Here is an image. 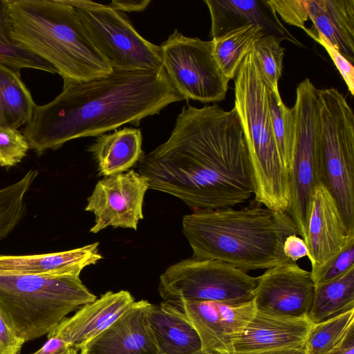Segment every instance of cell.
<instances>
[{
  "label": "cell",
  "mask_w": 354,
  "mask_h": 354,
  "mask_svg": "<svg viewBox=\"0 0 354 354\" xmlns=\"http://www.w3.org/2000/svg\"><path fill=\"white\" fill-rule=\"evenodd\" d=\"M138 172L149 189L193 212L232 207L254 194L249 152L234 107L184 106L169 138L143 154Z\"/></svg>",
  "instance_id": "1"
},
{
  "label": "cell",
  "mask_w": 354,
  "mask_h": 354,
  "mask_svg": "<svg viewBox=\"0 0 354 354\" xmlns=\"http://www.w3.org/2000/svg\"><path fill=\"white\" fill-rule=\"evenodd\" d=\"M183 100L162 66L113 69L87 81L64 82L54 100L36 104L23 134L39 156L74 139L97 137L126 124L138 127L144 118Z\"/></svg>",
  "instance_id": "2"
},
{
  "label": "cell",
  "mask_w": 354,
  "mask_h": 354,
  "mask_svg": "<svg viewBox=\"0 0 354 354\" xmlns=\"http://www.w3.org/2000/svg\"><path fill=\"white\" fill-rule=\"evenodd\" d=\"M257 205L194 211L183 218V233L198 259L230 263L245 272L290 261L283 244L298 234L286 212Z\"/></svg>",
  "instance_id": "3"
},
{
  "label": "cell",
  "mask_w": 354,
  "mask_h": 354,
  "mask_svg": "<svg viewBox=\"0 0 354 354\" xmlns=\"http://www.w3.org/2000/svg\"><path fill=\"white\" fill-rule=\"evenodd\" d=\"M5 15L10 38L50 64L64 82L112 72L66 0H5Z\"/></svg>",
  "instance_id": "4"
},
{
  "label": "cell",
  "mask_w": 354,
  "mask_h": 354,
  "mask_svg": "<svg viewBox=\"0 0 354 354\" xmlns=\"http://www.w3.org/2000/svg\"><path fill=\"white\" fill-rule=\"evenodd\" d=\"M272 90L253 53L242 60L234 77V109L244 133L252 168L255 202L288 213L290 180L273 136L270 110Z\"/></svg>",
  "instance_id": "5"
},
{
  "label": "cell",
  "mask_w": 354,
  "mask_h": 354,
  "mask_svg": "<svg viewBox=\"0 0 354 354\" xmlns=\"http://www.w3.org/2000/svg\"><path fill=\"white\" fill-rule=\"evenodd\" d=\"M96 299L80 276L0 273V313L25 342L48 334L68 314Z\"/></svg>",
  "instance_id": "6"
},
{
  "label": "cell",
  "mask_w": 354,
  "mask_h": 354,
  "mask_svg": "<svg viewBox=\"0 0 354 354\" xmlns=\"http://www.w3.org/2000/svg\"><path fill=\"white\" fill-rule=\"evenodd\" d=\"M318 149L321 182L354 231V113L335 88L318 89Z\"/></svg>",
  "instance_id": "7"
},
{
  "label": "cell",
  "mask_w": 354,
  "mask_h": 354,
  "mask_svg": "<svg viewBox=\"0 0 354 354\" xmlns=\"http://www.w3.org/2000/svg\"><path fill=\"white\" fill-rule=\"evenodd\" d=\"M257 277L214 259L189 258L169 266L160 277L164 301H219L230 304L253 300Z\"/></svg>",
  "instance_id": "8"
},
{
  "label": "cell",
  "mask_w": 354,
  "mask_h": 354,
  "mask_svg": "<svg viewBox=\"0 0 354 354\" xmlns=\"http://www.w3.org/2000/svg\"><path fill=\"white\" fill-rule=\"evenodd\" d=\"M66 1L75 8L94 46L112 69L162 66L160 46L142 37L122 12L91 1Z\"/></svg>",
  "instance_id": "9"
},
{
  "label": "cell",
  "mask_w": 354,
  "mask_h": 354,
  "mask_svg": "<svg viewBox=\"0 0 354 354\" xmlns=\"http://www.w3.org/2000/svg\"><path fill=\"white\" fill-rule=\"evenodd\" d=\"M318 89L308 78L296 88L293 106L295 142L290 174L291 205L288 212L304 240L313 190L321 182L318 149Z\"/></svg>",
  "instance_id": "10"
},
{
  "label": "cell",
  "mask_w": 354,
  "mask_h": 354,
  "mask_svg": "<svg viewBox=\"0 0 354 354\" xmlns=\"http://www.w3.org/2000/svg\"><path fill=\"white\" fill-rule=\"evenodd\" d=\"M159 46L162 66L184 100L215 103L225 99L229 80L214 59L212 40L175 30Z\"/></svg>",
  "instance_id": "11"
},
{
  "label": "cell",
  "mask_w": 354,
  "mask_h": 354,
  "mask_svg": "<svg viewBox=\"0 0 354 354\" xmlns=\"http://www.w3.org/2000/svg\"><path fill=\"white\" fill-rule=\"evenodd\" d=\"M148 189L147 178L133 169L99 180L85 207L95 215L90 232L95 234L109 226L136 230Z\"/></svg>",
  "instance_id": "12"
},
{
  "label": "cell",
  "mask_w": 354,
  "mask_h": 354,
  "mask_svg": "<svg viewBox=\"0 0 354 354\" xmlns=\"http://www.w3.org/2000/svg\"><path fill=\"white\" fill-rule=\"evenodd\" d=\"M315 284L311 273L291 260L257 277L253 301L257 311L286 317H307Z\"/></svg>",
  "instance_id": "13"
},
{
  "label": "cell",
  "mask_w": 354,
  "mask_h": 354,
  "mask_svg": "<svg viewBox=\"0 0 354 354\" xmlns=\"http://www.w3.org/2000/svg\"><path fill=\"white\" fill-rule=\"evenodd\" d=\"M353 240L354 231L346 225L336 201L324 185L318 183L311 195L304 239L312 278Z\"/></svg>",
  "instance_id": "14"
},
{
  "label": "cell",
  "mask_w": 354,
  "mask_h": 354,
  "mask_svg": "<svg viewBox=\"0 0 354 354\" xmlns=\"http://www.w3.org/2000/svg\"><path fill=\"white\" fill-rule=\"evenodd\" d=\"M201 338L202 351L235 354L234 342L254 316V301L230 304L219 301L178 302Z\"/></svg>",
  "instance_id": "15"
},
{
  "label": "cell",
  "mask_w": 354,
  "mask_h": 354,
  "mask_svg": "<svg viewBox=\"0 0 354 354\" xmlns=\"http://www.w3.org/2000/svg\"><path fill=\"white\" fill-rule=\"evenodd\" d=\"M134 302L129 291H108L99 299L82 306L72 317L64 318L47 334V337L60 339L77 351L81 349Z\"/></svg>",
  "instance_id": "16"
},
{
  "label": "cell",
  "mask_w": 354,
  "mask_h": 354,
  "mask_svg": "<svg viewBox=\"0 0 354 354\" xmlns=\"http://www.w3.org/2000/svg\"><path fill=\"white\" fill-rule=\"evenodd\" d=\"M147 300L135 301L111 325L88 342L80 354H158L147 318Z\"/></svg>",
  "instance_id": "17"
},
{
  "label": "cell",
  "mask_w": 354,
  "mask_h": 354,
  "mask_svg": "<svg viewBox=\"0 0 354 354\" xmlns=\"http://www.w3.org/2000/svg\"><path fill=\"white\" fill-rule=\"evenodd\" d=\"M313 323L308 317H286L257 311L234 342L235 354L304 347Z\"/></svg>",
  "instance_id": "18"
},
{
  "label": "cell",
  "mask_w": 354,
  "mask_h": 354,
  "mask_svg": "<svg viewBox=\"0 0 354 354\" xmlns=\"http://www.w3.org/2000/svg\"><path fill=\"white\" fill-rule=\"evenodd\" d=\"M210 14L212 39L254 24L295 45L301 44L283 25L268 0H205Z\"/></svg>",
  "instance_id": "19"
},
{
  "label": "cell",
  "mask_w": 354,
  "mask_h": 354,
  "mask_svg": "<svg viewBox=\"0 0 354 354\" xmlns=\"http://www.w3.org/2000/svg\"><path fill=\"white\" fill-rule=\"evenodd\" d=\"M98 245L95 242L70 250L40 254L0 255V273L80 276L85 267L95 264L102 258Z\"/></svg>",
  "instance_id": "20"
},
{
  "label": "cell",
  "mask_w": 354,
  "mask_h": 354,
  "mask_svg": "<svg viewBox=\"0 0 354 354\" xmlns=\"http://www.w3.org/2000/svg\"><path fill=\"white\" fill-rule=\"evenodd\" d=\"M147 318L158 354H198L201 338L181 306L164 301L159 306L149 303Z\"/></svg>",
  "instance_id": "21"
},
{
  "label": "cell",
  "mask_w": 354,
  "mask_h": 354,
  "mask_svg": "<svg viewBox=\"0 0 354 354\" xmlns=\"http://www.w3.org/2000/svg\"><path fill=\"white\" fill-rule=\"evenodd\" d=\"M313 26L307 35L319 34L353 64L354 62V0H308Z\"/></svg>",
  "instance_id": "22"
},
{
  "label": "cell",
  "mask_w": 354,
  "mask_h": 354,
  "mask_svg": "<svg viewBox=\"0 0 354 354\" xmlns=\"http://www.w3.org/2000/svg\"><path fill=\"white\" fill-rule=\"evenodd\" d=\"M142 136L140 129L126 127L97 137L88 147L100 175L105 177L128 171L142 156Z\"/></svg>",
  "instance_id": "23"
},
{
  "label": "cell",
  "mask_w": 354,
  "mask_h": 354,
  "mask_svg": "<svg viewBox=\"0 0 354 354\" xmlns=\"http://www.w3.org/2000/svg\"><path fill=\"white\" fill-rule=\"evenodd\" d=\"M35 106L20 71L0 64V127L17 129L27 124Z\"/></svg>",
  "instance_id": "24"
},
{
  "label": "cell",
  "mask_w": 354,
  "mask_h": 354,
  "mask_svg": "<svg viewBox=\"0 0 354 354\" xmlns=\"http://www.w3.org/2000/svg\"><path fill=\"white\" fill-rule=\"evenodd\" d=\"M354 309V267L340 277L315 285L308 314L313 324L319 323Z\"/></svg>",
  "instance_id": "25"
},
{
  "label": "cell",
  "mask_w": 354,
  "mask_h": 354,
  "mask_svg": "<svg viewBox=\"0 0 354 354\" xmlns=\"http://www.w3.org/2000/svg\"><path fill=\"white\" fill-rule=\"evenodd\" d=\"M267 35L259 25H247L212 39L214 59L226 78L234 79L245 56L255 42Z\"/></svg>",
  "instance_id": "26"
},
{
  "label": "cell",
  "mask_w": 354,
  "mask_h": 354,
  "mask_svg": "<svg viewBox=\"0 0 354 354\" xmlns=\"http://www.w3.org/2000/svg\"><path fill=\"white\" fill-rule=\"evenodd\" d=\"M270 110L273 136L282 165L290 176L295 142V117L293 107H288L281 97L271 91Z\"/></svg>",
  "instance_id": "27"
},
{
  "label": "cell",
  "mask_w": 354,
  "mask_h": 354,
  "mask_svg": "<svg viewBox=\"0 0 354 354\" xmlns=\"http://www.w3.org/2000/svg\"><path fill=\"white\" fill-rule=\"evenodd\" d=\"M353 323L354 309L313 324L305 342L306 354H330L340 344Z\"/></svg>",
  "instance_id": "28"
},
{
  "label": "cell",
  "mask_w": 354,
  "mask_h": 354,
  "mask_svg": "<svg viewBox=\"0 0 354 354\" xmlns=\"http://www.w3.org/2000/svg\"><path fill=\"white\" fill-rule=\"evenodd\" d=\"M39 174L30 169L19 181L0 189V240L17 226L25 212L24 197Z\"/></svg>",
  "instance_id": "29"
},
{
  "label": "cell",
  "mask_w": 354,
  "mask_h": 354,
  "mask_svg": "<svg viewBox=\"0 0 354 354\" xmlns=\"http://www.w3.org/2000/svg\"><path fill=\"white\" fill-rule=\"evenodd\" d=\"M283 39L274 35H265L254 44L252 52L272 93L281 97L278 83L283 71L285 48Z\"/></svg>",
  "instance_id": "30"
},
{
  "label": "cell",
  "mask_w": 354,
  "mask_h": 354,
  "mask_svg": "<svg viewBox=\"0 0 354 354\" xmlns=\"http://www.w3.org/2000/svg\"><path fill=\"white\" fill-rule=\"evenodd\" d=\"M0 64L10 68H32L57 73L50 64L21 47L10 37L4 10L0 14Z\"/></svg>",
  "instance_id": "31"
},
{
  "label": "cell",
  "mask_w": 354,
  "mask_h": 354,
  "mask_svg": "<svg viewBox=\"0 0 354 354\" xmlns=\"http://www.w3.org/2000/svg\"><path fill=\"white\" fill-rule=\"evenodd\" d=\"M30 149L25 137L18 129L0 127V166H15L26 156Z\"/></svg>",
  "instance_id": "32"
},
{
  "label": "cell",
  "mask_w": 354,
  "mask_h": 354,
  "mask_svg": "<svg viewBox=\"0 0 354 354\" xmlns=\"http://www.w3.org/2000/svg\"><path fill=\"white\" fill-rule=\"evenodd\" d=\"M268 2L283 21L306 30L305 23L308 21V0H268Z\"/></svg>",
  "instance_id": "33"
},
{
  "label": "cell",
  "mask_w": 354,
  "mask_h": 354,
  "mask_svg": "<svg viewBox=\"0 0 354 354\" xmlns=\"http://www.w3.org/2000/svg\"><path fill=\"white\" fill-rule=\"evenodd\" d=\"M354 267V240L313 279L315 284L336 279Z\"/></svg>",
  "instance_id": "34"
},
{
  "label": "cell",
  "mask_w": 354,
  "mask_h": 354,
  "mask_svg": "<svg viewBox=\"0 0 354 354\" xmlns=\"http://www.w3.org/2000/svg\"><path fill=\"white\" fill-rule=\"evenodd\" d=\"M317 42L320 44L327 51L337 69L344 79L351 95H354V66L339 51L333 47L328 40L319 34L309 35Z\"/></svg>",
  "instance_id": "35"
},
{
  "label": "cell",
  "mask_w": 354,
  "mask_h": 354,
  "mask_svg": "<svg viewBox=\"0 0 354 354\" xmlns=\"http://www.w3.org/2000/svg\"><path fill=\"white\" fill-rule=\"evenodd\" d=\"M24 343L0 313V354H19Z\"/></svg>",
  "instance_id": "36"
},
{
  "label": "cell",
  "mask_w": 354,
  "mask_h": 354,
  "mask_svg": "<svg viewBox=\"0 0 354 354\" xmlns=\"http://www.w3.org/2000/svg\"><path fill=\"white\" fill-rule=\"evenodd\" d=\"M283 252L288 259L294 262L308 255L306 244L297 234H290L286 238L283 244Z\"/></svg>",
  "instance_id": "37"
},
{
  "label": "cell",
  "mask_w": 354,
  "mask_h": 354,
  "mask_svg": "<svg viewBox=\"0 0 354 354\" xmlns=\"http://www.w3.org/2000/svg\"><path fill=\"white\" fill-rule=\"evenodd\" d=\"M150 2L149 0H113L108 5L120 12H141Z\"/></svg>",
  "instance_id": "38"
},
{
  "label": "cell",
  "mask_w": 354,
  "mask_h": 354,
  "mask_svg": "<svg viewBox=\"0 0 354 354\" xmlns=\"http://www.w3.org/2000/svg\"><path fill=\"white\" fill-rule=\"evenodd\" d=\"M330 354H354V323L351 324L340 344Z\"/></svg>",
  "instance_id": "39"
},
{
  "label": "cell",
  "mask_w": 354,
  "mask_h": 354,
  "mask_svg": "<svg viewBox=\"0 0 354 354\" xmlns=\"http://www.w3.org/2000/svg\"><path fill=\"white\" fill-rule=\"evenodd\" d=\"M69 347L63 341L48 337L46 343L32 354H60Z\"/></svg>",
  "instance_id": "40"
},
{
  "label": "cell",
  "mask_w": 354,
  "mask_h": 354,
  "mask_svg": "<svg viewBox=\"0 0 354 354\" xmlns=\"http://www.w3.org/2000/svg\"><path fill=\"white\" fill-rule=\"evenodd\" d=\"M252 354H306L304 347L268 350Z\"/></svg>",
  "instance_id": "41"
},
{
  "label": "cell",
  "mask_w": 354,
  "mask_h": 354,
  "mask_svg": "<svg viewBox=\"0 0 354 354\" xmlns=\"http://www.w3.org/2000/svg\"><path fill=\"white\" fill-rule=\"evenodd\" d=\"M60 354H77V351L73 348H68Z\"/></svg>",
  "instance_id": "42"
},
{
  "label": "cell",
  "mask_w": 354,
  "mask_h": 354,
  "mask_svg": "<svg viewBox=\"0 0 354 354\" xmlns=\"http://www.w3.org/2000/svg\"><path fill=\"white\" fill-rule=\"evenodd\" d=\"M5 0H0V14L4 10Z\"/></svg>",
  "instance_id": "43"
},
{
  "label": "cell",
  "mask_w": 354,
  "mask_h": 354,
  "mask_svg": "<svg viewBox=\"0 0 354 354\" xmlns=\"http://www.w3.org/2000/svg\"><path fill=\"white\" fill-rule=\"evenodd\" d=\"M198 354H212V353H206L204 351H201V352L198 353Z\"/></svg>",
  "instance_id": "44"
}]
</instances>
